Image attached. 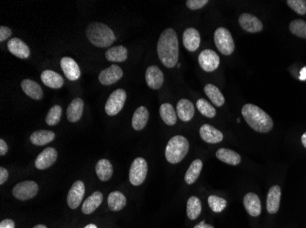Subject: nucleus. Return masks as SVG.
<instances>
[{
	"label": "nucleus",
	"mask_w": 306,
	"mask_h": 228,
	"mask_svg": "<svg viewBox=\"0 0 306 228\" xmlns=\"http://www.w3.org/2000/svg\"><path fill=\"white\" fill-rule=\"evenodd\" d=\"M33 228H47V226H45L44 224H38V225H35Z\"/></svg>",
	"instance_id": "3c124183"
},
{
	"label": "nucleus",
	"mask_w": 306,
	"mask_h": 228,
	"mask_svg": "<svg viewBox=\"0 0 306 228\" xmlns=\"http://www.w3.org/2000/svg\"><path fill=\"white\" fill-rule=\"evenodd\" d=\"M216 155L217 159L220 160L221 162H223V163H226L230 165H237V164H240V155L232 150L220 148V149L217 150Z\"/></svg>",
	"instance_id": "c85d7f7f"
},
{
	"label": "nucleus",
	"mask_w": 306,
	"mask_h": 228,
	"mask_svg": "<svg viewBox=\"0 0 306 228\" xmlns=\"http://www.w3.org/2000/svg\"><path fill=\"white\" fill-rule=\"evenodd\" d=\"M150 113L148 109L144 106H141L136 109L132 117V127L136 131H141L145 128L148 124Z\"/></svg>",
	"instance_id": "393cba45"
},
{
	"label": "nucleus",
	"mask_w": 306,
	"mask_h": 228,
	"mask_svg": "<svg viewBox=\"0 0 306 228\" xmlns=\"http://www.w3.org/2000/svg\"><path fill=\"white\" fill-rule=\"evenodd\" d=\"M62 113H63V109L60 105H54L53 107L50 108L46 116V124L50 126L57 125L60 123Z\"/></svg>",
	"instance_id": "c9c22d12"
},
{
	"label": "nucleus",
	"mask_w": 306,
	"mask_h": 228,
	"mask_svg": "<svg viewBox=\"0 0 306 228\" xmlns=\"http://www.w3.org/2000/svg\"><path fill=\"white\" fill-rule=\"evenodd\" d=\"M54 138H55V134L53 132L40 130V131H36L30 135V142L31 144L37 146H42L50 144Z\"/></svg>",
	"instance_id": "a878e982"
},
{
	"label": "nucleus",
	"mask_w": 306,
	"mask_h": 228,
	"mask_svg": "<svg viewBox=\"0 0 306 228\" xmlns=\"http://www.w3.org/2000/svg\"><path fill=\"white\" fill-rule=\"evenodd\" d=\"M189 152V142L185 136H173L167 144L165 149L166 160L170 164H179Z\"/></svg>",
	"instance_id": "20e7f679"
},
{
	"label": "nucleus",
	"mask_w": 306,
	"mask_h": 228,
	"mask_svg": "<svg viewBox=\"0 0 306 228\" xmlns=\"http://www.w3.org/2000/svg\"><path fill=\"white\" fill-rule=\"evenodd\" d=\"M301 144L306 148V133L302 134V136H301Z\"/></svg>",
	"instance_id": "09e8293b"
},
{
	"label": "nucleus",
	"mask_w": 306,
	"mask_h": 228,
	"mask_svg": "<svg viewBox=\"0 0 306 228\" xmlns=\"http://www.w3.org/2000/svg\"><path fill=\"white\" fill-rule=\"evenodd\" d=\"M103 201V194L100 192H95L92 193L88 198L83 203L82 212L85 214H90L94 213L96 209L99 207Z\"/></svg>",
	"instance_id": "bb28decb"
},
{
	"label": "nucleus",
	"mask_w": 306,
	"mask_h": 228,
	"mask_svg": "<svg viewBox=\"0 0 306 228\" xmlns=\"http://www.w3.org/2000/svg\"><path fill=\"white\" fill-rule=\"evenodd\" d=\"M127 99V93L123 89H115L111 93L105 103V113L109 116H115L123 109Z\"/></svg>",
	"instance_id": "0eeeda50"
},
{
	"label": "nucleus",
	"mask_w": 306,
	"mask_h": 228,
	"mask_svg": "<svg viewBox=\"0 0 306 228\" xmlns=\"http://www.w3.org/2000/svg\"><path fill=\"white\" fill-rule=\"evenodd\" d=\"M96 173L97 177L103 182H106L113 175V166L106 159H101L96 164Z\"/></svg>",
	"instance_id": "c756f323"
},
{
	"label": "nucleus",
	"mask_w": 306,
	"mask_h": 228,
	"mask_svg": "<svg viewBox=\"0 0 306 228\" xmlns=\"http://www.w3.org/2000/svg\"><path fill=\"white\" fill-rule=\"evenodd\" d=\"M86 37L97 48H107L115 42V36L108 26L93 22L86 28Z\"/></svg>",
	"instance_id": "7ed1b4c3"
},
{
	"label": "nucleus",
	"mask_w": 306,
	"mask_h": 228,
	"mask_svg": "<svg viewBox=\"0 0 306 228\" xmlns=\"http://www.w3.org/2000/svg\"><path fill=\"white\" fill-rule=\"evenodd\" d=\"M107 204L111 211H120L124 208L127 204V199L126 196L118 191H115L109 193L107 197Z\"/></svg>",
	"instance_id": "7c9ffc66"
},
{
	"label": "nucleus",
	"mask_w": 306,
	"mask_h": 228,
	"mask_svg": "<svg viewBox=\"0 0 306 228\" xmlns=\"http://www.w3.org/2000/svg\"><path fill=\"white\" fill-rule=\"evenodd\" d=\"M12 34V30L8 27L1 26L0 27V42H3L6 40H8Z\"/></svg>",
	"instance_id": "79ce46f5"
},
{
	"label": "nucleus",
	"mask_w": 306,
	"mask_h": 228,
	"mask_svg": "<svg viewBox=\"0 0 306 228\" xmlns=\"http://www.w3.org/2000/svg\"><path fill=\"white\" fill-rule=\"evenodd\" d=\"M9 151V147H8V144H6L5 141L3 139L0 140V155L3 156L5 155Z\"/></svg>",
	"instance_id": "a18cd8bd"
},
{
	"label": "nucleus",
	"mask_w": 306,
	"mask_h": 228,
	"mask_svg": "<svg viewBox=\"0 0 306 228\" xmlns=\"http://www.w3.org/2000/svg\"><path fill=\"white\" fill-rule=\"evenodd\" d=\"M196 108L201 112V114L207 118H214L216 116V109L206 99H198L196 102Z\"/></svg>",
	"instance_id": "e433bc0d"
},
{
	"label": "nucleus",
	"mask_w": 306,
	"mask_h": 228,
	"mask_svg": "<svg viewBox=\"0 0 306 228\" xmlns=\"http://www.w3.org/2000/svg\"><path fill=\"white\" fill-rule=\"evenodd\" d=\"M199 133L204 142L208 144H218L222 142V140L224 138V135L220 131H218L209 124H204L200 128Z\"/></svg>",
	"instance_id": "6ab92c4d"
},
{
	"label": "nucleus",
	"mask_w": 306,
	"mask_h": 228,
	"mask_svg": "<svg viewBox=\"0 0 306 228\" xmlns=\"http://www.w3.org/2000/svg\"><path fill=\"white\" fill-rule=\"evenodd\" d=\"M242 115L252 129L258 133L266 134L273 128V121L269 114L256 105H244L242 108Z\"/></svg>",
	"instance_id": "f03ea898"
},
{
	"label": "nucleus",
	"mask_w": 306,
	"mask_h": 228,
	"mask_svg": "<svg viewBox=\"0 0 306 228\" xmlns=\"http://www.w3.org/2000/svg\"><path fill=\"white\" fill-rule=\"evenodd\" d=\"M146 82L152 89H161L164 81V76L162 71L157 66H150L145 74Z\"/></svg>",
	"instance_id": "4468645a"
},
{
	"label": "nucleus",
	"mask_w": 306,
	"mask_h": 228,
	"mask_svg": "<svg viewBox=\"0 0 306 228\" xmlns=\"http://www.w3.org/2000/svg\"><path fill=\"white\" fill-rule=\"evenodd\" d=\"M289 28L293 35L297 36L301 39H306V21L304 20H293L290 23Z\"/></svg>",
	"instance_id": "4c0bfd02"
},
{
	"label": "nucleus",
	"mask_w": 306,
	"mask_h": 228,
	"mask_svg": "<svg viewBox=\"0 0 306 228\" xmlns=\"http://www.w3.org/2000/svg\"><path fill=\"white\" fill-rule=\"evenodd\" d=\"M0 228H15V223L11 219H5L0 223Z\"/></svg>",
	"instance_id": "c03bdc74"
},
{
	"label": "nucleus",
	"mask_w": 306,
	"mask_h": 228,
	"mask_svg": "<svg viewBox=\"0 0 306 228\" xmlns=\"http://www.w3.org/2000/svg\"><path fill=\"white\" fill-rule=\"evenodd\" d=\"M40 79L42 83L51 89H60L65 83L64 78L53 70H43L40 75Z\"/></svg>",
	"instance_id": "aec40b11"
},
{
	"label": "nucleus",
	"mask_w": 306,
	"mask_h": 228,
	"mask_svg": "<svg viewBox=\"0 0 306 228\" xmlns=\"http://www.w3.org/2000/svg\"><path fill=\"white\" fill-rule=\"evenodd\" d=\"M182 42L186 49L191 52L198 50L200 43H201V37L198 30L194 28H188L183 32L182 35Z\"/></svg>",
	"instance_id": "dca6fc26"
},
{
	"label": "nucleus",
	"mask_w": 306,
	"mask_h": 228,
	"mask_svg": "<svg viewBox=\"0 0 306 228\" xmlns=\"http://www.w3.org/2000/svg\"><path fill=\"white\" fill-rule=\"evenodd\" d=\"M58 157V153L54 148L48 147L40 153L35 160L36 168L39 170H45L50 168L55 164Z\"/></svg>",
	"instance_id": "9b49d317"
},
{
	"label": "nucleus",
	"mask_w": 306,
	"mask_h": 228,
	"mask_svg": "<svg viewBox=\"0 0 306 228\" xmlns=\"http://www.w3.org/2000/svg\"><path fill=\"white\" fill-rule=\"evenodd\" d=\"M287 4L299 15L306 14V0H288Z\"/></svg>",
	"instance_id": "ea45409f"
},
{
	"label": "nucleus",
	"mask_w": 306,
	"mask_h": 228,
	"mask_svg": "<svg viewBox=\"0 0 306 228\" xmlns=\"http://www.w3.org/2000/svg\"><path fill=\"white\" fill-rule=\"evenodd\" d=\"M244 206L246 208L247 212L251 216H259L261 213V200L256 193H248L243 199Z\"/></svg>",
	"instance_id": "4be33fe9"
},
{
	"label": "nucleus",
	"mask_w": 306,
	"mask_h": 228,
	"mask_svg": "<svg viewBox=\"0 0 306 228\" xmlns=\"http://www.w3.org/2000/svg\"><path fill=\"white\" fill-rule=\"evenodd\" d=\"M157 51L159 59L166 68L171 69L178 64L179 41L174 30L167 29L161 33L158 40Z\"/></svg>",
	"instance_id": "f257e3e1"
},
{
	"label": "nucleus",
	"mask_w": 306,
	"mask_h": 228,
	"mask_svg": "<svg viewBox=\"0 0 306 228\" xmlns=\"http://www.w3.org/2000/svg\"><path fill=\"white\" fill-rule=\"evenodd\" d=\"M215 43L216 48L222 54L230 55L235 50V43L232 38L230 31L226 30V28H218L215 32Z\"/></svg>",
	"instance_id": "39448f33"
},
{
	"label": "nucleus",
	"mask_w": 306,
	"mask_h": 228,
	"mask_svg": "<svg viewBox=\"0 0 306 228\" xmlns=\"http://www.w3.org/2000/svg\"><path fill=\"white\" fill-rule=\"evenodd\" d=\"M207 3H209L208 0H188L186 1V6L189 10H197L204 8Z\"/></svg>",
	"instance_id": "a19ab883"
},
{
	"label": "nucleus",
	"mask_w": 306,
	"mask_h": 228,
	"mask_svg": "<svg viewBox=\"0 0 306 228\" xmlns=\"http://www.w3.org/2000/svg\"><path fill=\"white\" fill-rule=\"evenodd\" d=\"M198 62L203 70L206 72H212L219 67L220 58L216 51L205 50L202 51L198 57Z\"/></svg>",
	"instance_id": "1a4fd4ad"
},
{
	"label": "nucleus",
	"mask_w": 306,
	"mask_h": 228,
	"mask_svg": "<svg viewBox=\"0 0 306 228\" xmlns=\"http://www.w3.org/2000/svg\"><path fill=\"white\" fill-rule=\"evenodd\" d=\"M281 190L279 185L272 186L267 195V211L274 214L279 211L281 203Z\"/></svg>",
	"instance_id": "a211bd4d"
},
{
	"label": "nucleus",
	"mask_w": 306,
	"mask_h": 228,
	"mask_svg": "<svg viewBox=\"0 0 306 228\" xmlns=\"http://www.w3.org/2000/svg\"><path fill=\"white\" fill-rule=\"evenodd\" d=\"M148 174V164L142 157L136 158L130 169V182L134 186H139L144 183Z\"/></svg>",
	"instance_id": "423d86ee"
},
{
	"label": "nucleus",
	"mask_w": 306,
	"mask_h": 228,
	"mask_svg": "<svg viewBox=\"0 0 306 228\" xmlns=\"http://www.w3.org/2000/svg\"><path fill=\"white\" fill-rule=\"evenodd\" d=\"M160 115L161 119L169 126H173L177 123V112L170 103H163L160 107Z\"/></svg>",
	"instance_id": "2f4dec72"
},
{
	"label": "nucleus",
	"mask_w": 306,
	"mask_h": 228,
	"mask_svg": "<svg viewBox=\"0 0 306 228\" xmlns=\"http://www.w3.org/2000/svg\"><path fill=\"white\" fill-rule=\"evenodd\" d=\"M300 80H306V67H303L300 71V76H299Z\"/></svg>",
	"instance_id": "de8ad7c7"
},
{
	"label": "nucleus",
	"mask_w": 306,
	"mask_h": 228,
	"mask_svg": "<svg viewBox=\"0 0 306 228\" xmlns=\"http://www.w3.org/2000/svg\"><path fill=\"white\" fill-rule=\"evenodd\" d=\"M85 193H86V186L82 181H76V183L72 185L67 195V203L71 209L79 207L82 200L85 196Z\"/></svg>",
	"instance_id": "9d476101"
},
{
	"label": "nucleus",
	"mask_w": 306,
	"mask_h": 228,
	"mask_svg": "<svg viewBox=\"0 0 306 228\" xmlns=\"http://www.w3.org/2000/svg\"><path fill=\"white\" fill-rule=\"evenodd\" d=\"M208 204L213 212L220 213L226 207V201L216 195H210L208 197Z\"/></svg>",
	"instance_id": "58836bf2"
},
{
	"label": "nucleus",
	"mask_w": 306,
	"mask_h": 228,
	"mask_svg": "<svg viewBox=\"0 0 306 228\" xmlns=\"http://www.w3.org/2000/svg\"><path fill=\"white\" fill-rule=\"evenodd\" d=\"M123 77V70L117 65H111L109 68L102 70L98 76V79L102 85H112L118 81Z\"/></svg>",
	"instance_id": "f8f14e48"
},
{
	"label": "nucleus",
	"mask_w": 306,
	"mask_h": 228,
	"mask_svg": "<svg viewBox=\"0 0 306 228\" xmlns=\"http://www.w3.org/2000/svg\"><path fill=\"white\" fill-rule=\"evenodd\" d=\"M202 168H203V162L200 159L195 160L186 172V176H185L186 184H194L201 174Z\"/></svg>",
	"instance_id": "473e14b6"
},
{
	"label": "nucleus",
	"mask_w": 306,
	"mask_h": 228,
	"mask_svg": "<svg viewBox=\"0 0 306 228\" xmlns=\"http://www.w3.org/2000/svg\"><path fill=\"white\" fill-rule=\"evenodd\" d=\"M39 191V186L33 181H24L16 184L12 190L14 197L20 201H26L35 197Z\"/></svg>",
	"instance_id": "6e6552de"
},
{
	"label": "nucleus",
	"mask_w": 306,
	"mask_h": 228,
	"mask_svg": "<svg viewBox=\"0 0 306 228\" xmlns=\"http://www.w3.org/2000/svg\"><path fill=\"white\" fill-rule=\"evenodd\" d=\"M205 92H206V96L210 99L212 103L216 105L217 107H221L225 103L224 95L222 94V92L219 90V89L215 85H206Z\"/></svg>",
	"instance_id": "72a5a7b5"
},
{
	"label": "nucleus",
	"mask_w": 306,
	"mask_h": 228,
	"mask_svg": "<svg viewBox=\"0 0 306 228\" xmlns=\"http://www.w3.org/2000/svg\"><path fill=\"white\" fill-rule=\"evenodd\" d=\"M202 212V203L200 199L196 196H191L187 201V216L191 220L199 217Z\"/></svg>",
	"instance_id": "f704fd0d"
},
{
	"label": "nucleus",
	"mask_w": 306,
	"mask_h": 228,
	"mask_svg": "<svg viewBox=\"0 0 306 228\" xmlns=\"http://www.w3.org/2000/svg\"><path fill=\"white\" fill-rule=\"evenodd\" d=\"M194 228H214V226L211 224H207L205 221H202L198 224H196Z\"/></svg>",
	"instance_id": "49530a36"
},
{
	"label": "nucleus",
	"mask_w": 306,
	"mask_h": 228,
	"mask_svg": "<svg viewBox=\"0 0 306 228\" xmlns=\"http://www.w3.org/2000/svg\"><path fill=\"white\" fill-rule=\"evenodd\" d=\"M85 103L80 98L74 99L67 108V119L70 123H76L82 118Z\"/></svg>",
	"instance_id": "5701e85b"
},
{
	"label": "nucleus",
	"mask_w": 306,
	"mask_h": 228,
	"mask_svg": "<svg viewBox=\"0 0 306 228\" xmlns=\"http://www.w3.org/2000/svg\"><path fill=\"white\" fill-rule=\"evenodd\" d=\"M60 68L66 76V78L76 81L80 78L81 70L78 64L76 63V60L72 59L70 57H65L60 60Z\"/></svg>",
	"instance_id": "2eb2a0df"
},
{
	"label": "nucleus",
	"mask_w": 306,
	"mask_h": 228,
	"mask_svg": "<svg viewBox=\"0 0 306 228\" xmlns=\"http://www.w3.org/2000/svg\"><path fill=\"white\" fill-rule=\"evenodd\" d=\"M84 228H97V226H96V224H94V223H89V224H87Z\"/></svg>",
	"instance_id": "8fccbe9b"
},
{
	"label": "nucleus",
	"mask_w": 306,
	"mask_h": 228,
	"mask_svg": "<svg viewBox=\"0 0 306 228\" xmlns=\"http://www.w3.org/2000/svg\"><path fill=\"white\" fill-rule=\"evenodd\" d=\"M105 59L111 62H123L128 59V50L124 46L109 48L105 52Z\"/></svg>",
	"instance_id": "cd10ccee"
},
{
	"label": "nucleus",
	"mask_w": 306,
	"mask_h": 228,
	"mask_svg": "<svg viewBox=\"0 0 306 228\" xmlns=\"http://www.w3.org/2000/svg\"><path fill=\"white\" fill-rule=\"evenodd\" d=\"M21 88L26 95H28L31 99L40 100L43 97V91L40 85L34 80L26 79L21 82Z\"/></svg>",
	"instance_id": "b1692460"
},
{
	"label": "nucleus",
	"mask_w": 306,
	"mask_h": 228,
	"mask_svg": "<svg viewBox=\"0 0 306 228\" xmlns=\"http://www.w3.org/2000/svg\"><path fill=\"white\" fill-rule=\"evenodd\" d=\"M176 112L179 119L182 122H189L195 115V105L189 99H181L178 101Z\"/></svg>",
	"instance_id": "412c9836"
},
{
	"label": "nucleus",
	"mask_w": 306,
	"mask_h": 228,
	"mask_svg": "<svg viewBox=\"0 0 306 228\" xmlns=\"http://www.w3.org/2000/svg\"><path fill=\"white\" fill-rule=\"evenodd\" d=\"M8 49L11 54L20 58L21 60H26L30 57V48L24 41L18 38H13L8 42Z\"/></svg>",
	"instance_id": "f3484780"
},
{
	"label": "nucleus",
	"mask_w": 306,
	"mask_h": 228,
	"mask_svg": "<svg viewBox=\"0 0 306 228\" xmlns=\"http://www.w3.org/2000/svg\"><path fill=\"white\" fill-rule=\"evenodd\" d=\"M177 67H178V68H180V67H181V64H180V63H178V64H177Z\"/></svg>",
	"instance_id": "603ef678"
},
{
	"label": "nucleus",
	"mask_w": 306,
	"mask_h": 228,
	"mask_svg": "<svg viewBox=\"0 0 306 228\" xmlns=\"http://www.w3.org/2000/svg\"><path fill=\"white\" fill-rule=\"evenodd\" d=\"M238 22L243 30L250 33H258L263 30V25L261 20L255 16L249 13H243L238 19Z\"/></svg>",
	"instance_id": "ddd939ff"
},
{
	"label": "nucleus",
	"mask_w": 306,
	"mask_h": 228,
	"mask_svg": "<svg viewBox=\"0 0 306 228\" xmlns=\"http://www.w3.org/2000/svg\"><path fill=\"white\" fill-rule=\"evenodd\" d=\"M9 178V172L7 169L1 167L0 168V184H4Z\"/></svg>",
	"instance_id": "37998d69"
}]
</instances>
